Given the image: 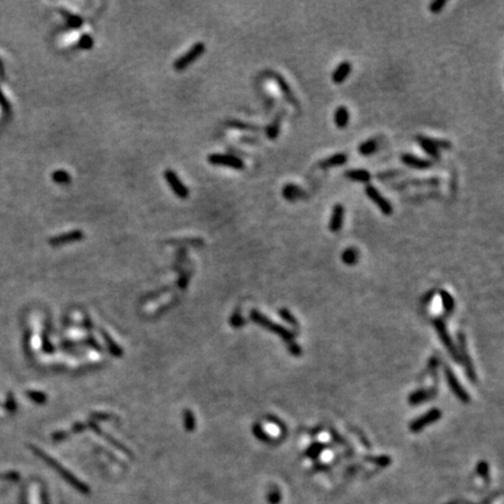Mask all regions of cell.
<instances>
[{
  "label": "cell",
  "instance_id": "9",
  "mask_svg": "<svg viewBox=\"0 0 504 504\" xmlns=\"http://www.w3.org/2000/svg\"><path fill=\"white\" fill-rule=\"evenodd\" d=\"M440 417H441V411H440V410H431L427 413H425L423 417L415 419L413 423L410 425V430H411L412 432H420V431H423L424 427H426L427 425L433 424L434 421L438 420Z\"/></svg>",
  "mask_w": 504,
  "mask_h": 504
},
{
  "label": "cell",
  "instance_id": "10",
  "mask_svg": "<svg viewBox=\"0 0 504 504\" xmlns=\"http://www.w3.org/2000/svg\"><path fill=\"white\" fill-rule=\"evenodd\" d=\"M445 375H446V379H447V383L449 385V388H451V390L453 391L455 396H457L458 398L461 400V402L468 403L469 402L468 393H467L466 391H464V389L461 387V384L459 383V381H458L457 377H455L453 371H452L449 368H447V367L445 368Z\"/></svg>",
  "mask_w": 504,
  "mask_h": 504
},
{
  "label": "cell",
  "instance_id": "29",
  "mask_svg": "<svg viewBox=\"0 0 504 504\" xmlns=\"http://www.w3.org/2000/svg\"><path fill=\"white\" fill-rule=\"evenodd\" d=\"M93 44H95L93 39L88 34L82 35L80 38V41H78V46H80V48H82V49H91V48L93 47Z\"/></svg>",
  "mask_w": 504,
  "mask_h": 504
},
{
  "label": "cell",
  "instance_id": "27",
  "mask_svg": "<svg viewBox=\"0 0 504 504\" xmlns=\"http://www.w3.org/2000/svg\"><path fill=\"white\" fill-rule=\"evenodd\" d=\"M51 179H53L54 182H56V183H60V184H67L71 181L70 174H69L68 172L62 171V169L54 172L53 174H51Z\"/></svg>",
  "mask_w": 504,
  "mask_h": 504
},
{
  "label": "cell",
  "instance_id": "23",
  "mask_svg": "<svg viewBox=\"0 0 504 504\" xmlns=\"http://www.w3.org/2000/svg\"><path fill=\"white\" fill-rule=\"evenodd\" d=\"M358 257H360V253H358L357 249L355 248H348L343 251L342 253V262L347 265H354V264L357 263Z\"/></svg>",
  "mask_w": 504,
  "mask_h": 504
},
{
  "label": "cell",
  "instance_id": "8",
  "mask_svg": "<svg viewBox=\"0 0 504 504\" xmlns=\"http://www.w3.org/2000/svg\"><path fill=\"white\" fill-rule=\"evenodd\" d=\"M434 326H435V329H436V332H438L440 340H441V342L444 343V345L446 347V349L449 351L451 356L453 357L455 361H460L459 354H458L457 348L454 347L453 341H452L451 338H449L447 329H446V327H445V323L442 322L441 320H435L434 321Z\"/></svg>",
  "mask_w": 504,
  "mask_h": 504
},
{
  "label": "cell",
  "instance_id": "33",
  "mask_svg": "<svg viewBox=\"0 0 504 504\" xmlns=\"http://www.w3.org/2000/svg\"><path fill=\"white\" fill-rule=\"evenodd\" d=\"M187 420H188V424H186L187 429H189V431H192V429L194 427V421H193L192 414H190L189 412H186V421Z\"/></svg>",
  "mask_w": 504,
  "mask_h": 504
},
{
  "label": "cell",
  "instance_id": "1",
  "mask_svg": "<svg viewBox=\"0 0 504 504\" xmlns=\"http://www.w3.org/2000/svg\"><path fill=\"white\" fill-rule=\"evenodd\" d=\"M250 317L252 320L254 321V322L262 324L263 327L267 328V329L271 330V332L277 333L278 335H280L281 339L290 344L288 345V349H290V350L292 351L294 355H299L300 353H301L300 348L293 342V334L292 333L288 332L287 329H285V328H282L281 326H278V324L273 323L272 321H270L269 319H266V317H264V315L260 314V313H258L257 311H252L250 313Z\"/></svg>",
  "mask_w": 504,
  "mask_h": 504
},
{
  "label": "cell",
  "instance_id": "20",
  "mask_svg": "<svg viewBox=\"0 0 504 504\" xmlns=\"http://www.w3.org/2000/svg\"><path fill=\"white\" fill-rule=\"evenodd\" d=\"M334 123L339 129H344L349 123V110L347 106H339L334 114Z\"/></svg>",
  "mask_w": 504,
  "mask_h": 504
},
{
  "label": "cell",
  "instance_id": "18",
  "mask_svg": "<svg viewBox=\"0 0 504 504\" xmlns=\"http://www.w3.org/2000/svg\"><path fill=\"white\" fill-rule=\"evenodd\" d=\"M347 160H348L347 154L336 153V154H333V156L324 158V159L321 160V161L319 162V167L322 169H327V168H330V167L344 165V163L347 162Z\"/></svg>",
  "mask_w": 504,
  "mask_h": 504
},
{
  "label": "cell",
  "instance_id": "25",
  "mask_svg": "<svg viewBox=\"0 0 504 504\" xmlns=\"http://www.w3.org/2000/svg\"><path fill=\"white\" fill-rule=\"evenodd\" d=\"M435 393H431V391H417L410 397V404L412 405H417V404L424 403L425 400L432 398Z\"/></svg>",
  "mask_w": 504,
  "mask_h": 504
},
{
  "label": "cell",
  "instance_id": "7",
  "mask_svg": "<svg viewBox=\"0 0 504 504\" xmlns=\"http://www.w3.org/2000/svg\"><path fill=\"white\" fill-rule=\"evenodd\" d=\"M163 177H165V180L167 183L169 184V187L172 188V190L174 192L175 195L180 199L184 200L188 199L189 196V190L188 188L184 186L183 182H182L177 174L172 171V169H166L165 173H163Z\"/></svg>",
  "mask_w": 504,
  "mask_h": 504
},
{
  "label": "cell",
  "instance_id": "2",
  "mask_svg": "<svg viewBox=\"0 0 504 504\" xmlns=\"http://www.w3.org/2000/svg\"><path fill=\"white\" fill-rule=\"evenodd\" d=\"M417 142L419 146L432 157L433 159H440V150H449L452 147L451 141L445 139H434L425 136H417Z\"/></svg>",
  "mask_w": 504,
  "mask_h": 504
},
{
  "label": "cell",
  "instance_id": "13",
  "mask_svg": "<svg viewBox=\"0 0 504 504\" xmlns=\"http://www.w3.org/2000/svg\"><path fill=\"white\" fill-rule=\"evenodd\" d=\"M343 218H344V208H343L341 203H336L333 207L332 217H330L329 221L330 231L338 232L341 230V228L343 226Z\"/></svg>",
  "mask_w": 504,
  "mask_h": 504
},
{
  "label": "cell",
  "instance_id": "5",
  "mask_svg": "<svg viewBox=\"0 0 504 504\" xmlns=\"http://www.w3.org/2000/svg\"><path fill=\"white\" fill-rule=\"evenodd\" d=\"M366 194H367V196L370 199V201H372L373 203H375V205L377 206V208L382 212H383L384 215L390 216V215L392 214L393 212L392 206H391V203L389 202L388 200L378 192L377 188L371 186V184H368V186L366 187Z\"/></svg>",
  "mask_w": 504,
  "mask_h": 504
},
{
  "label": "cell",
  "instance_id": "31",
  "mask_svg": "<svg viewBox=\"0 0 504 504\" xmlns=\"http://www.w3.org/2000/svg\"><path fill=\"white\" fill-rule=\"evenodd\" d=\"M446 4H447L446 0H435V1L431 2L429 6V10L434 14H438L442 11V8L445 7Z\"/></svg>",
  "mask_w": 504,
  "mask_h": 504
},
{
  "label": "cell",
  "instance_id": "12",
  "mask_svg": "<svg viewBox=\"0 0 504 504\" xmlns=\"http://www.w3.org/2000/svg\"><path fill=\"white\" fill-rule=\"evenodd\" d=\"M400 160H402V162L405 163L406 166L412 167V168H415V169H420V171L429 169L433 166V163L431 162L430 160L421 159V158L415 157V156H413V154H409V153L403 154V156L400 157Z\"/></svg>",
  "mask_w": 504,
  "mask_h": 504
},
{
  "label": "cell",
  "instance_id": "30",
  "mask_svg": "<svg viewBox=\"0 0 504 504\" xmlns=\"http://www.w3.org/2000/svg\"><path fill=\"white\" fill-rule=\"evenodd\" d=\"M441 298H442V302H444V307H445L446 313H451L452 311H453V307H454V301H453V299H452V297L449 296L448 293L441 292Z\"/></svg>",
  "mask_w": 504,
  "mask_h": 504
},
{
  "label": "cell",
  "instance_id": "15",
  "mask_svg": "<svg viewBox=\"0 0 504 504\" xmlns=\"http://www.w3.org/2000/svg\"><path fill=\"white\" fill-rule=\"evenodd\" d=\"M83 237H84V235L81 230H74V231L63 233V235H60V236H56V237L50 238L49 243H50V245H53V247H59V245L68 244V243H71V242L81 241Z\"/></svg>",
  "mask_w": 504,
  "mask_h": 504
},
{
  "label": "cell",
  "instance_id": "22",
  "mask_svg": "<svg viewBox=\"0 0 504 504\" xmlns=\"http://www.w3.org/2000/svg\"><path fill=\"white\" fill-rule=\"evenodd\" d=\"M282 116H284V112H279L277 117L273 119V121L270 124V126L266 129V136L269 137L270 139H275L279 135V131H280V125H281V119Z\"/></svg>",
  "mask_w": 504,
  "mask_h": 504
},
{
  "label": "cell",
  "instance_id": "6",
  "mask_svg": "<svg viewBox=\"0 0 504 504\" xmlns=\"http://www.w3.org/2000/svg\"><path fill=\"white\" fill-rule=\"evenodd\" d=\"M208 161L211 165L227 166L230 167V168L237 169V171H242L245 167L242 159H239L237 157L229 156V154H210L208 157Z\"/></svg>",
  "mask_w": 504,
  "mask_h": 504
},
{
  "label": "cell",
  "instance_id": "14",
  "mask_svg": "<svg viewBox=\"0 0 504 504\" xmlns=\"http://www.w3.org/2000/svg\"><path fill=\"white\" fill-rule=\"evenodd\" d=\"M282 196L287 201L294 202L298 200H303L307 197V193L302 189L301 187L297 186L294 183H287L282 188Z\"/></svg>",
  "mask_w": 504,
  "mask_h": 504
},
{
  "label": "cell",
  "instance_id": "17",
  "mask_svg": "<svg viewBox=\"0 0 504 504\" xmlns=\"http://www.w3.org/2000/svg\"><path fill=\"white\" fill-rule=\"evenodd\" d=\"M351 71V63L348 62V61H343V62L340 63V65L336 67L335 70L333 71L332 80L335 84H341L342 82H344L348 78L349 74Z\"/></svg>",
  "mask_w": 504,
  "mask_h": 504
},
{
  "label": "cell",
  "instance_id": "24",
  "mask_svg": "<svg viewBox=\"0 0 504 504\" xmlns=\"http://www.w3.org/2000/svg\"><path fill=\"white\" fill-rule=\"evenodd\" d=\"M60 12L62 13L63 17L66 18L67 25L71 27V28H80V27L83 25V20H82L78 15H75L70 13V12L65 10H60Z\"/></svg>",
  "mask_w": 504,
  "mask_h": 504
},
{
  "label": "cell",
  "instance_id": "4",
  "mask_svg": "<svg viewBox=\"0 0 504 504\" xmlns=\"http://www.w3.org/2000/svg\"><path fill=\"white\" fill-rule=\"evenodd\" d=\"M441 183V180L438 177L432 178H423V179H409V180H403L398 183H393L390 186L391 189L402 190L408 189V188H423V187H436Z\"/></svg>",
  "mask_w": 504,
  "mask_h": 504
},
{
  "label": "cell",
  "instance_id": "19",
  "mask_svg": "<svg viewBox=\"0 0 504 504\" xmlns=\"http://www.w3.org/2000/svg\"><path fill=\"white\" fill-rule=\"evenodd\" d=\"M379 144H381V141H379L377 138H370L368 140L363 141L362 144L358 146V153L363 157L371 156V154H373L378 150Z\"/></svg>",
  "mask_w": 504,
  "mask_h": 504
},
{
  "label": "cell",
  "instance_id": "16",
  "mask_svg": "<svg viewBox=\"0 0 504 504\" xmlns=\"http://www.w3.org/2000/svg\"><path fill=\"white\" fill-rule=\"evenodd\" d=\"M458 339H459L460 348H461V353H462L463 363H464V368H466L467 376H468L470 381H472V382H475V381H476V373H475V371H474V368H473L472 361H470V358H469V356H468V350H467V349H466V340H464L463 334H459V336H458Z\"/></svg>",
  "mask_w": 504,
  "mask_h": 504
},
{
  "label": "cell",
  "instance_id": "26",
  "mask_svg": "<svg viewBox=\"0 0 504 504\" xmlns=\"http://www.w3.org/2000/svg\"><path fill=\"white\" fill-rule=\"evenodd\" d=\"M227 125L230 127H233V129L244 130V131H253V132L259 131V127L258 126L252 125V124L243 123V121H239V120H229L227 123Z\"/></svg>",
  "mask_w": 504,
  "mask_h": 504
},
{
  "label": "cell",
  "instance_id": "32",
  "mask_svg": "<svg viewBox=\"0 0 504 504\" xmlns=\"http://www.w3.org/2000/svg\"><path fill=\"white\" fill-rule=\"evenodd\" d=\"M279 314L281 315L282 319H285V320L287 321V322H290L291 324H297V321L294 320L292 315L290 314V312L286 311V309H281V311H279Z\"/></svg>",
  "mask_w": 504,
  "mask_h": 504
},
{
  "label": "cell",
  "instance_id": "11",
  "mask_svg": "<svg viewBox=\"0 0 504 504\" xmlns=\"http://www.w3.org/2000/svg\"><path fill=\"white\" fill-rule=\"evenodd\" d=\"M271 75H272V78H273V80H275V82H277L278 87L280 88V90H281L282 95H284L285 98L287 99V102L290 103V104H292V105L294 106V108L299 109V103H298L297 98H296V96H294L293 91H292V89H291L290 84H288L287 82L285 81V78L282 77L281 75L277 74V72H273V71H272V72H271Z\"/></svg>",
  "mask_w": 504,
  "mask_h": 504
},
{
  "label": "cell",
  "instance_id": "28",
  "mask_svg": "<svg viewBox=\"0 0 504 504\" xmlns=\"http://www.w3.org/2000/svg\"><path fill=\"white\" fill-rule=\"evenodd\" d=\"M403 173L404 172L403 171H399V169H391V171H385V172L378 173L377 179H378V180H381V181L390 180V179L400 177V175H402Z\"/></svg>",
  "mask_w": 504,
  "mask_h": 504
},
{
  "label": "cell",
  "instance_id": "21",
  "mask_svg": "<svg viewBox=\"0 0 504 504\" xmlns=\"http://www.w3.org/2000/svg\"><path fill=\"white\" fill-rule=\"evenodd\" d=\"M345 177L351 181L368 182L371 179V174L367 169H349L345 172Z\"/></svg>",
  "mask_w": 504,
  "mask_h": 504
},
{
  "label": "cell",
  "instance_id": "3",
  "mask_svg": "<svg viewBox=\"0 0 504 504\" xmlns=\"http://www.w3.org/2000/svg\"><path fill=\"white\" fill-rule=\"evenodd\" d=\"M205 51H206L205 44H202V42H197V44L194 45L193 47L187 51V53H184L181 57H179V59L174 62L173 67H174L175 70H178V71L184 70V69L188 68V67L192 65L193 62H195L197 59H200V56H201Z\"/></svg>",
  "mask_w": 504,
  "mask_h": 504
}]
</instances>
